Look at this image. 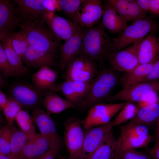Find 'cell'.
<instances>
[{
	"mask_svg": "<svg viewBox=\"0 0 159 159\" xmlns=\"http://www.w3.org/2000/svg\"><path fill=\"white\" fill-rule=\"evenodd\" d=\"M102 22L88 28L83 38L79 55L101 64L110 53L112 43ZM78 55V56H79Z\"/></svg>",
	"mask_w": 159,
	"mask_h": 159,
	"instance_id": "cell-1",
	"label": "cell"
},
{
	"mask_svg": "<svg viewBox=\"0 0 159 159\" xmlns=\"http://www.w3.org/2000/svg\"><path fill=\"white\" fill-rule=\"evenodd\" d=\"M19 26L25 35L29 46L36 49L49 53L56 57L61 40L49 28L44 20L21 24Z\"/></svg>",
	"mask_w": 159,
	"mask_h": 159,
	"instance_id": "cell-2",
	"label": "cell"
},
{
	"mask_svg": "<svg viewBox=\"0 0 159 159\" xmlns=\"http://www.w3.org/2000/svg\"><path fill=\"white\" fill-rule=\"evenodd\" d=\"M117 72L110 67L104 68L98 73L90 84L82 108H90L97 104L109 101L119 81Z\"/></svg>",
	"mask_w": 159,
	"mask_h": 159,
	"instance_id": "cell-3",
	"label": "cell"
},
{
	"mask_svg": "<svg viewBox=\"0 0 159 159\" xmlns=\"http://www.w3.org/2000/svg\"><path fill=\"white\" fill-rule=\"evenodd\" d=\"M155 27V23L146 16L135 20L117 37L112 39V49L111 53L118 52L128 46L142 40Z\"/></svg>",
	"mask_w": 159,
	"mask_h": 159,
	"instance_id": "cell-4",
	"label": "cell"
},
{
	"mask_svg": "<svg viewBox=\"0 0 159 159\" xmlns=\"http://www.w3.org/2000/svg\"><path fill=\"white\" fill-rule=\"evenodd\" d=\"M120 130L121 135L118 139L120 144L119 153L145 147L152 141V136L146 126L129 122L121 126Z\"/></svg>",
	"mask_w": 159,
	"mask_h": 159,
	"instance_id": "cell-5",
	"label": "cell"
},
{
	"mask_svg": "<svg viewBox=\"0 0 159 159\" xmlns=\"http://www.w3.org/2000/svg\"><path fill=\"white\" fill-rule=\"evenodd\" d=\"M48 0H11L14 11L18 18L20 25L44 20L49 11L47 7Z\"/></svg>",
	"mask_w": 159,
	"mask_h": 159,
	"instance_id": "cell-6",
	"label": "cell"
},
{
	"mask_svg": "<svg viewBox=\"0 0 159 159\" xmlns=\"http://www.w3.org/2000/svg\"><path fill=\"white\" fill-rule=\"evenodd\" d=\"M98 74L95 62L79 55L69 64L62 77L65 81H76L90 83Z\"/></svg>",
	"mask_w": 159,
	"mask_h": 159,
	"instance_id": "cell-7",
	"label": "cell"
},
{
	"mask_svg": "<svg viewBox=\"0 0 159 159\" xmlns=\"http://www.w3.org/2000/svg\"><path fill=\"white\" fill-rule=\"evenodd\" d=\"M127 103L125 102L115 104L102 102L90 108L82 124L86 130L107 124Z\"/></svg>",
	"mask_w": 159,
	"mask_h": 159,
	"instance_id": "cell-8",
	"label": "cell"
},
{
	"mask_svg": "<svg viewBox=\"0 0 159 159\" xmlns=\"http://www.w3.org/2000/svg\"><path fill=\"white\" fill-rule=\"evenodd\" d=\"M81 122L78 118L71 117L64 124V141L69 159H79L80 156L85 137Z\"/></svg>",
	"mask_w": 159,
	"mask_h": 159,
	"instance_id": "cell-9",
	"label": "cell"
},
{
	"mask_svg": "<svg viewBox=\"0 0 159 159\" xmlns=\"http://www.w3.org/2000/svg\"><path fill=\"white\" fill-rule=\"evenodd\" d=\"M32 114L40 133L47 141L49 149L59 152L62 141L50 115L38 108L33 109Z\"/></svg>",
	"mask_w": 159,
	"mask_h": 159,
	"instance_id": "cell-10",
	"label": "cell"
},
{
	"mask_svg": "<svg viewBox=\"0 0 159 159\" xmlns=\"http://www.w3.org/2000/svg\"><path fill=\"white\" fill-rule=\"evenodd\" d=\"M159 91V80L142 82L123 89L112 96L109 101L140 102Z\"/></svg>",
	"mask_w": 159,
	"mask_h": 159,
	"instance_id": "cell-11",
	"label": "cell"
},
{
	"mask_svg": "<svg viewBox=\"0 0 159 159\" xmlns=\"http://www.w3.org/2000/svg\"><path fill=\"white\" fill-rule=\"evenodd\" d=\"M140 41L123 50L110 53L107 58L111 68L118 71L129 72L139 65L138 49Z\"/></svg>",
	"mask_w": 159,
	"mask_h": 159,
	"instance_id": "cell-12",
	"label": "cell"
},
{
	"mask_svg": "<svg viewBox=\"0 0 159 159\" xmlns=\"http://www.w3.org/2000/svg\"><path fill=\"white\" fill-rule=\"evenodd\" d=\"M102 3L99 0H84L71 20L83 27L90 28L94 27L102 16Z\"/></svg>",
	"mask_w": 159,
	"mask_h": 159,
	"instance_id": "cell-13",
	"label": "cell"
},
{
	"mask_svg": "<svg viewBox=\"0 0 159 159\" xmlns=\"http://www.w3.org/2000/svg\"><path fill=\"white\" fill-rule=\"evenodd\" d=\"M11 97L20 104L23 107L33 109L38 108L42 101L44 92L35 87L34 85L24 83H18L11 88Z\"/></svg>",
	"mask_w": 159,
	"mask_h": 159,
	"instance_id": "cell-14",
	"label": "cell"
},
{
	"mask_svg": "<svg viewBox=\"0 0 159 159\" xmlns=\"http://www.w3.org/2000/svg\"><path fill=\"white\" fill-rule=\"evenodd\" d=\"M112 121L91 128L85 133L83 145L79 159H90L106 136L112 130Z\"/></svg>",
	"mask_w": 159,
	"mask_h": 159,
	"instance_id": "cell-15",
	"label": "cell"
},
{
	"mask_svg": "<svg viewBox=\"0 0 159 159\" xmlns=\"http://www.w3.org/2000/svg\"><path fill=\"white\" fill-rule=\"evenodd\" d=\"M44 21L58 39L65 42L75 33L79 26L69 19H66L49 11L46 14Z\"/></svg>",
	"mask_w": 159,
	"mask_h": 159,
	"instance_id": "cell-16",
	"label": "cell"
},
{
	"mask_svg": "<svg viewBox=\"0 0 159 159\" xmlns=\"http://www.w3.org/2000/svg\"><path fill=\"white\" fill-rule=\"evenodd\" d=\"M88 29L79 25L75 33L62 45L59 63L61 69H66L70 63L79 55L83 38Z\"/></svg>",
	"mask_w": 159,
	"mask_h": 159,
	"instance_id": "cell-17",
	"label": "cell"
},
{
	"mask_svg": "<svg viewBox=\"0 0 159 159\" xmlns=\"http://www.w3.org/2000/svg\"><path fill=\"white\" fill-rule=\"evenodd\" d=\"M19 25V21L14 11L11 0H0V42L9 38Z\"/></svg>",
	"mask_w": 159,
	"mask_h": 159,
	"instance_id": "cell-18",
	"label": "cell"
},
{
	"mask_svg": "<svg viewBox=\"0 0 159 159\" xmlns=\"http://www.w3.org/2000/svg\"><path fill=\"white\" fill-rule=\"evenodd\" d=\"M90 84L76 81H65L57 85V92L60 91L75 107L82 108L89 92Z\"/></svg>",
	"mask_w": 159,
	"mask_h": 159,
	"instance_id": "cell-19",
	"label": "cell"
},
{
	"mask_svg": "<svg viewBox=\"0 0 159 159\" xmlns=\"http://www.w3.org/2000/svg\"><path fill=\"white\" fill-rule=\"evenodd\" d=\"M105 4L111 6L122 16L127 22L142 18L146 13L141 10L132 0H107Z\"/></svg>",
	"mask_w": 159,
	"mask_h": 159,
	"instance_id": "cell-20",
	"label": "cell"
},
{
	"mask_svg": "<svg viewBox=\"0 0 159 159\" xmlns=\"http://www.w3.org/2000/svg\"><path fill=\"white\" fill-rule=\"evenodd\" d=\"M56 57L49 53L36 49L29 46L22 60L28 68H39L45 66H54L56 63Z\"/></svg>",
	"mask_w": 159,
	"mask_h": 159,
	"instance_id": "cell-21",
	"label": "cell"
},
{
	"mask_svg": "<svg viewBox=\"0 0 159 159\" xmlns=\"http://www.w3.org/2000/svg\"><path fill=\"white\" fill-rule=\"evenodd\" d=\"M58 77L57 71L45 66L33 74L31 79L33 85L37 89L44 92H52L57 85Z\"/></svg>",
	"mask_w": 159,
	"mask_h": 159,
	"instance_id": "cell-22",
	"label": "cell"
},
{
	"mask_svg": "<svg viewBox=\"0 0 159 159\" xmlns=\"http://www.w3.org/2000/svg\"><path fill=\"white\" fill-rule=\"evenodd\" d=\"M159 57V44L158 39L150 33L140 42L138 49L139 65L155 62Z\"/></svg>",
	"mask_w": 159,
	"mask_h": 159,
	"instance_id": "cell-23",
	"label": "cell"
},
{
	"mask_svg": "<svg viewBox=\"0 0 159 159\" xmlns=\"http://www.w3.org/2000/svg\"><path fill=\"white\" fill-rule=\"evenodd\" d=\"M102 17V24L111 33L119 34L128 26L124 19L108 5H103Z\"/></svg>",
	"mask_w": 159,
	"mask_h": 159,
	"instance_id": "cell-24",
	"label": "cell"
},
{
	"mask_svg": "<svg viewBox=\"0 0 159 159\" xmlns=\"http://www.w3.org/2000/svg\"><path fill=\"white\" fill-rule=\"evenodd\" d=\"M120 144L111 130L105 137L102 142L90 159H115L119 152Z\"/></svg>",
	"mask_w": 159,
	"mask_h": 159,
	"instance_id": "cell-25",
	"label": "cell"
},
{
	"mask_svg": "<svg viewBox=\"0 0 159 159\" xmlns=\"http://www.w3.org/2000/svg\"><path fill=\"white\" fill-rule=\"evenodd\" d=\"M49 149L47 140L40 133L36 134L33 138L27 140L20 159H37Z\"/></svg>",
	"mask_w": 159,
	"mask_h": 159,
	"instance_id": "cell-26",
	"label": "cell"
},
{
	"mask_svg": "<svg viewBox=\"0 0 159 159\" xmlns=\"http://www.w3.org/2000/svg\"><path fill=\"white\" fill-rule=\"evenodd\" d=\"M42 103L48 114H58L67 109L75 107L73 104L67 99H64L55 92H45Z\"/></svg>",
	"mask_w": 159,
	"mask_h": 159,
	"instance_id": "cell-27",
	"label": "cell"
},
{
	"mask_svg": "<svg viewBox=\"0 0 159 159\" xmlns=\"http://www.w3.org/2000/svg\"><path fill=\"white\" fill-rule=\"evenodd\" d=\"M0 43L3 46L6 56L12 67L15 77H21L26 75L29 68L24 64L21 59L14 49L10 38Z\"/></svg>",
	"mask_w": 159,
	"mask_h": 159,
	"instance_id": "cell-28",
	"label": "cell"
},
{
	"mask_svg": "<svg viewBox=\"0 0 159 159\" xmlns=\"http://www.w3.org/2000/svg\"><path fill=\"white\" fill-rule=\"evenodd\" d=\"M154 62L140 64L132 72H126L119 79L123 89L141 82L151 72Z\"/></svg>",
	"mask_w": 159,
	"mask_h": 159,
	"instance_id": "cell-29",
	"label": "cell"
},
{
	"mask_svg": "<svg viewBox=\"0 0 159 159\" xmlns=\"http://www.w3.org/2000/svg\"><path fill=\"white\" fill-rule=\"evenodd\" d=\"M159 117V101L152 105L139 108L130 122L147 126L157 122Z\"/></svg>",
	"mask_w": 159,
	"mask_h": 159,
	"instance_id": "cell-30",
	"label": "cell"
},
{
	"mask_svg": "<svg viewBox=\"0 0 159 159\" xmlns=\"http://www.w3.org/2000/svg\"><path fill=\"white\" fill-rule=\"evenodd\" d=\"M14 120L29 139L35 135V123L28 110H21L16 116Z\"/></svg>",
	"mask_w": 159,
	"mask_h": 159,
	"instance_id": "cell-31",
	"label": "cell"
},
{
	"mask_svg": "<svg viewBox=\"0 0 159 159\" xmlns=\"http://www.w3.org/2000/svg\"><path fill=\"white\" fill-rule=\"evenodd\" d=\"M29 139L21 130L14 127L10 144V159H20L24 147Z\"/></svg>",
	"mask_w": 159,
	"mask_h": 159,
	"instance_id": "cell-32",
	"label": "cell"
},
{
	"mask_svg": "<svg viewBox=\"0 0 159 159\" xmlns=\"http://www.w3.org/2000/svg\"><path fill=\"white\" fill-rule=\"evenodd\" d=\"M139 109L138 106L131 102H127L120 110L115 119L112 121L113 127L130 120L135 116Z\"/></svg>",
	"mask_w": 159,
	"mask_h": 159,
	"instance_id": "cell-33",
	"label": "cell"
},
{
	"mask_svg": "<svg viewBox=\"0 0 159 159\" xmlns=\"http://www.w3.org/2000/svg\"><path fill=\"white\" fill-rule=\"evenodd\" d=\"M10 38L13 48L22 59L29 46L25 35L20 29L12 33Z\"/></svg>",
	"mask_w": 159,
	"mask_h": 159,
	"instance_id": "cell-34",
	"label": "cell"
},
{
	"mask_svg": "<svg viewBox=\"0 0 159 159\" xmlns=\"http://www.w3.org/2000/svg\"><path fill=\"white\" fill-rule=\"evenodd\" d=\"M14 127L8 124L1 127L0 130V153L9 157L10 153V144Z\"/></svg>",
	"mask_w": 159,
	"mask_h": 159,
	"instance_id": "cell-35",
	"label": "cell"
},
{
	"mask_svg": "<svg viewBox=\"0 0 159 159\" xmlns=\"http://www.w3.org/2000/svg\"><path fill=\"white\" fill-rule=\"evenodd\" d=\"M22 106L10 96L8 97V100L2 110L5 116L8 124L13 127V124L18 113L21 110Z\"/></svg>",
	"mask_w": 159,
	"mask_h": 159,
	"instance_id": "cell-36",
	"label": "cell"
},
{
	"mask_svg": "<svg viewBox=\"0 0 159 159\" xmlns=\"http://www.w3.org/2000/svg\"><path fill=\"white\" fill-rule=\"evenodd\" d=\"M84 0H58L60 9L71 20Z\"/></svg>",
	"mask_w": 159,
	"mask_h": 159,
	"instance_id": "cell-37",
	"label": "cell"
},
{
	"mask_svg": "<svg viewBox=\"0 0 159 159\" xmlns=\"http://www.w3.org/2000/svg\"><path fill=\"white\" fill-rule=\"evenodd\" d=\"M0 75L5 78L15 77L12 67L8 60L2 44L0 43Z\"/></svg>",
	"mask_w": 159,
	"mask_h": 159,
	"instance_id": "cell-38",
	"label": "cell"
},
{
	"mask_svg": "<svg viewBox=\"0 0 159 159\" xmlns=\"http://www.w3.org/2000/svg\"><path fill=\"white\" fill-rule=\"evenodd\" d=\"M118 159H153L151 157L136 149H129L119 153Z\"/></svg>",
	"mask_w": 159,
	"mask_h": 159,
	"instance_id": "cell-39",
	"label": "cell"
},
{
	"mask_svg": "<svg viewBox=\"0 0 159 159\" xmlns=\"http://www.w3.org/2000/svg\"><path fill=\"white\" fill-rule=\"evenodd\" d=\"M158 80H159V57L154 62L151 72L141 82Z\"/></svg>",
	"mask_w": 159,
	"mask_h": 159,
	"instance_id": "cell-40",
	"label": "cell"
},
{
	"mask_svg": "<svg viewBox=\"0 0 159 159\" xmlns=\"http://www.w3.org/2000/svg\"><path fill=\"white\" fill-rule=\"evenodd\" d=\"M159 101L157 93L151 95L145 100L138 102V107L139 108L145 107L154 103Z\"/></svg>",
	"mask_w": 159,
	"mask_h": 159,
	"instance_id": "cell-41",
	"label": "cell"
},
{
	"mask_svg": "<svg viewBox=\"0 0 159 159\" xmlns=\"http://www.w3.org/2000/svg\"><path fill=\"white\" fill-rule=\"evenodd\" d=\"M134 1L140 9L145 13L150 11L151 0Z\"/></svg>",
	"mask_w": 159,
	"mask_h": 159,
	"instance_id": "cell-42",
	"label": "cell"
},
{
	"mask_svg": "<svg viewBox=\"0 0 159 159\" xmlns=\"http://www.w3.org/2000/svg\"><path fill=\"white\" fill-rule=\"evenodd\" d=\"M59 151L49 149L37 159H54Z\"/></svg>",
	"mask_w": 159,
	"mask_h": 159,
	"instance_id": "cell-43",
	"label": "cell"
},
{
	"mask_svg": "<svg viewBox=\"0 0 159 159\" xmlns=\"http://www.w3.org/2000/svg\"><path fill=\"white\" fill-rule=\"evenodd\" d=\"M149 153L153 159H159V141L156 142L154 146L149 150Z\"/></svg>",
	"mask_w": 159,
	"mask_h": 159,
	"instance_id": "cell-44",
	"label": "cell"
},
{
	"mask_svg": "<svg viewBox=\"0 0 159 159\" xmlns=\"http://www.w3.org/2000/svg\"><path fill=\"white\" fill-rule=\"evenodd\" d=\"M150 11L159 15V0H151Z\"/></svg>",
	"mask_w": 159,
	"mask_h": 159,
	"instance_id": "cell-45",
	"label": "cell"
},
{
	"mask_svg": "<svg viewBox=\"0 0 159 159\" xmlns=\"http://www.w3.org/2000/svg\"><path fill=\"white\" fill-rule=\"evenodd\" d=\"M8 100V97L1 90H0V108L2 110L3 108L7 104Z\"/></svg>",
	"mask_w": 159,
	"mask_h": 159,
	"instance_id": "cell-46",
	"label": "cell"
},
{
	"mask_svg": "<svg viewBox=\"0 0 159 159\" xmlns=\"http://www.w3.org/2000/svg\"><path fill=\"white\" fill-rule=\"evenodd\" d=\"M5 78L2 76H0V90L2 88L6 87L7 85L6 81L5 80Z\"/></svg>",
	"mask_w": 159,
	"mask_h": 159,
	"instance_id": "cell-47",
	"label": "cell"
},
{
	"mask_svg": "<svg viewBox=\"0 0 159 159\" xmlns=\"http://www.w3.org/2000/svg\"><path fill=\"white\" fill-rule=\"evenodd\" d=\"M156 128L155 132V139L156 141H159V117L156 122Z\"/></svg>",
	"mask_w": 159,
	"mask_h": 159,
	"instance_id": "cell-48",
	"label": "cell"
},
{
	"mask_svg": "<svg viewBox=\"0 0 159 159\" xmlns=\"http://www.w3.org/2000/svg\"><path fill=\"white\" fill-rule=\"evenodd\" d=\"M0 159H10L7 156L4 154L0 153Z\"/></svg>",
	"mask_w": 159,
	"mask_h": 159,
	"instance_id": "cell-49",
	"label": "cell"
},
{
	"mask_svg": "<svg viewBox=\"0 0 159 159\" xmlns=\"http://www.w3.org/2000/svg\"><path fill=\"white\" fill-rule=\"evenodd\" d=\"M158 39V42L159 44V37L158 38V39Z\"/></svg>",
	"mask_w": 159,
	"mask_h": 159,
	"instance_id": "cell-50",
	"label": "cell"
},
{
	"mask_svg": "<svg viewBox=\"0 0 159 159\" xmlns=\"http://www.w3.org/2000/svg\"><path fill=\"white\" fill-rule=\"evenodd\" d=\"M115 159H118V157H117Z\"/></svg>",
	"mask_w": 159,
	"mask_h": 159,
	"instance_id": "cell-51",
	"label": "cell"
}]
</instances>
